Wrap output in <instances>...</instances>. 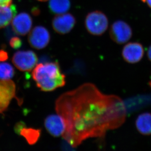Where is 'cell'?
Returning <instances> with one entry per match:
<instances>
[{
	"mask_svg": "<svg viewBox=\"0 0 151 151\" xmlns=\"http://www.w3.org/2000/svg\"><path fill=\"white\" fill-rule=\"evenodd\" d=\"M55 109L65 125L62 137L72 147L89 138L104 137L107 132L122 125L127 116L120 97L104 94L90 83L61 94Z\"/></svg>",
	"mask_w": 151,
	"mask_h": 151,
	"instance_id": "cell-1",
	"label": "cell"
},
{
	"mask_svg": "<svg viewBox=\"0 0 151 151\" xmlns=\"http://www.w3.org/2000/svg\"><path fill=\"white\" fill-rule=\"evenodd\" d=\"M32 77L41 91L50 92L65 85L66 76L59 63L51 62L36 65L32 72Z\"/></svg>",
	"mask_w": 151,
	"mask_h": 151,
	"instance_id": "cell-2",
	"label": "cell"
},
{
	"mask_svg": "<svg viewBox=\"0 0 151 151\" xmlns=\"http://www.w3.org/2000/svg\"><path fill=\"white\" fill-rule=\"evenodd\" d=\"M108 26V18L102 12H91L86 16L85 26L87 32L91 34L101 35L106 32Z\"/></svg>",
	"mask_w": 151,
	"mask_h": 151,
	"instance_id": "cell-3",
	"label": "cell"
},
{
	"mask_svg": "<svg viewBox=\"0 0 151 151\" xmlns=\"http://www.w3.org/2000/svg\"><path fill=\"white\" fill-rule=\"evenodd\" d=\"M12 61L15 67L22 71H30L36 67L38 57L32 50L18 51L13 55Z\"/></svg>",
	"mask_w": 151,
	"mask_h": 151,
	"instance_id": "cell-4",
	"label": "cell"
},
{
	"mask_svg": "<svg viewBox=\"0 0 151 151\" xmlns=\"http://www.w3.org/2000/svg\"><path fill=\"white\" fill-rule=\"evenodd\" d=\"M110 35L111 39L118 44L128 41L133 35V31L129 24L122 20L114 22L110 28Z\"/></svg>",
	"mask_w": 151,
	"mask_h": 151,
	"instance_id": "cell-5",
	"label": "cell"
},
{
	"mask_svg": "<svg viewBox=\"0 0 151 151\" xmlns=\"http://www.w3.org/2000/svg\"><path fill=\"white\" fill-rule=\"evenodd\" d=\"M51 35L48 30L43 26H36L30 32L28 41L31 47L36 50H42L50 43Z\"/></svg>",
	"mask_w": 151,
	"mask_h": 151,
	"instance_id": "cell-6",
	"label": "cell"
},
{
	"mask_svg": "<svg viewBox=\"0 0 151 151\" xmlns=\"http://www.w3.org/2000/svg\"><path fill=\"white\" fill-rule=\"evenodd\" d=\"M16 97V85L10 80H0V114L7 110L12 99Z\"/></svg>",
	"mask_w": 151,
	"mask_h": 151,
	"instance_id": "cell-7",
	"label": "cell"
},
{
	"mask_svg": "<svg viewBox=\"0 0 151 151\" xmlns=\"http://www.w3.org/2000/svg\"><path fill=\"white\" fill-rule=\"evenodd\" d=\"M76 21L74 16L70 13L57 15L52 21L54 30L60 34H66L71 31L74 27Z\"/></svg>",
	"mask_w": 151,
	"mask_h": 151,
	"instance_id": "cell-8",
	"label": "cell"
},
{
	"mask_svg": "<svg viewBox=\"0 0 151 151\" xmlns=\"http://www.w3.org/2000/svg\"><path fill=\"white\" fill-rule=\"evenodd\" d=\"M144 53L142 45L138 42H131L126 45L122 52L124 60L131 64L139 62L142 58Z\"/></svg>",
	"mask_w": 151,
	"mask_h": 151,
	"instance_id": "cell-9",
	"label": "cell"
},
{
	"mask_svg": "<svg viewBox=\"0 0 151 151\" xmlns=\"http://www.w3.org/2000/svg\"><path fill=\"white\" fill-rule=\"evenodd\" d=\"M44 126L47 132L54 137L62 136L65 130L64 120L58 114L48 116L45 119Z\"/></svg>",
	"mask_w": 151,
	"mask_h": 151,
	"instance_id": "cell-10",
	"label": "cell"
},
{
	"mask_svg": "<svg viewBox=\"0 0 151 151\" xmlns=\"http://www.w3.org/2000/svg\"><path fill=\"white\" fill-rule=\"evenodd\" d=\"M33 25L31 16L26 12L20 13L12 20V27L15 33L24 36L30 32Z\"/></svg>",
	"mask_w": 151,
	"mask_h": 151,
	"instance_id": "cell-11",
	"label": "cell"
},
{
	"mask_svg": "<svg viewBox=\"0 0 151 151\" xmlns=\"http://www.w3.org/2000/svg\"><path fill=\"white\" fill-rule=\"evenodd\" d=\"M15 5L0 6V29L8 26L17 14Z\"/></svg>",
	"mask_w": 151,
	"mask_h": 151,
	"instance_id": "cell-12",
	"label": "cell"
},
{
	"mask_svg": "<svg viewBox=\"0 0 151 151\" xmlns=\"http://www.w3.org/2000/svg\"><path fill=\"white\" fill-rule=\"evenodd\" d=\"M136 126L138 131L143 135L151 134V114L145 113L140 114L136 120Z\"/></svg>",
	"mask_w": 151,
	"mask_h": 151,
	"instance_id": "cell-13",
	"label": "cell"
},
{
	"mask_svg": "<svg viewBox=\"0 0 151 151\" xmlns=\"http://www.w3.org/2000/svg\"><path fill=\"white\" fill-rule=\"evenodd\" d=\"M71 7L70 0H50L49 8L52 13L61 14L67 12Z\"/></svg>",
	"mask_w": 151,
	"mask_h": 151,
	"instance_id": "cell-14",
	"label": "cell"
},
{
	"mask_svg": "<svg viewBox=\"0 0 151 151\" xmlns=\"http://www.w3.org/2000/svg\"><path fill=\"white\" fill-rule=\"evenodd\" d=\"M19 135L24 137L30 145H33L40 138L41 130L33 128H27L25 126L20 131Z\"/></svg>",
	"mask_w": 151,
	"mask_h": 151,
	"instance_id": "cell-15",
	"label": "cell"
},
{
	"mask_svg": "<svg viewBox=\"0 0 151 151\" xmlns=\"http://www.w3.org/2000/svg\"><path fill=\"white\" fill-rule=\"evenodd\" d=\"M15 74V69L10 64L0 63V80H10Z\"/></svg>",
	"mask_w": 151,
	"mask_h": 151,
	"instance_id": "cell-16",
	"label": "cell"
},
{
	"mask_svg": "<svg viewBox=\"0 0 151 151\" xmlns=\"http://www.w3.org/2000/svg\"><path fill=\"white\" fill-rule=\"evenodd\" d=\"M23 42L21 39L18 37L13 36L10 39L9 41V45L12 49L18 50L21 47Z\"/></svg>",
	"mask_w": 151,
	"mask_h": 151,
	"instance_id": "cell-17",
	"label": "cell"
},
{
	"mask_svg": "<svg viewBox=\"0 0 151 151\" xmlns=\"http://www.w3.org/2000/svg\"><path fill=\"white\" fill-rule=\"evenodd\" d=\"M25 126H26L25 123L22 122V121H20V122L17 123L15 125V128H14L15 132L17 134H19L20 131H21L22 129L23 128V127H25Z\"/></svg>",
	"mask_w": 151,
	"mask_h": 151,
	"instance_id": "cell-18",
	"label": "cell"
},
{
	"mask_svg": "<svg viewBox=\"0 0 151 151\" xmlns=\"http://www.w3.org/2000/svg\"><path fill=\"white\" fill-rule=\"evenodd\" d=\"M9 58V55L7 51L3 50H0V62L5 61Z\"/></svg>",
	"mask_w": 151,
	"mask_h": 151,
	"instance_id": "cell-19",
	"label": "cell"
},
{
	"mask_svg": "<svg viewBox=\"0 0 151 151\" xmlns=\"http://www.w3.org/2000/svg\"><path fill=\"white\" fill-rule=\"evenodd\" d=\"M12 1V0H0V6H9Z\"/></svg>",
	"mask_w": 151,
	"mask_h": 151,
	"instance_id": "cell-20",
	"label": "cell"
},
{
	"mask_svg": "<svg viewBox=\"0 0 151 151\" xmlns=\"http://www.w3.org/2000/svg\"><path fill=\"white\" fill-rule=\"evenodd\" d=\"M32 14H33L34 16H38L39 15L40 13V9H38L37 7H34L32 9V11H31Z\"/></svg>",
	"mask_w": 151,
	"mask_h": 151,
	"instance_id": "cell-21",
	"label": "cell"
},
{
	"mask_svg": "<svg viewBox=\"0 0 151 151\" xmlns=\"http://www.w3.org/2000/svg\"><path fill=\"white\" fill-rule=\"evenodd\" d=\"M147 56L148 57L149 59L151 61V45L149 47L148 51H147Z\"/></svg>",
	"mask_w": 151,
	"mask_h": 151,
	"instance_id": "cell-22",
	"label": "cell"
},
{
	"mask_svg": "<svg viewBox=\"0 0 151 151\" xmlns=\"http://www.w3.org/2000/svg\"><path fill=\"white\" fill-rule=\"evenodd\" d=\"M146 1L147 3L151 9V0H146Z\"/></svg>",
	"mask_w": 151,
	"mask_h": 151,
	"instance_id": "cell-23",
	"label": "cell"
},
{
	"mask_svg": "<svg viewBox=\"0 0 151 151\" xmlns=\"http://www.w3.org/2000/svg\"><path fill=\"white\" fill-rule=\"evenodd\" d=\"M37 1H48V0H37Z\"/></svg>",
	"mask_w": 151,
	"mask_h": 151,
	"instance_id": "cell-24",
	"label": "cell"
},
{
	"mask_svg": "<svg viewBox=\"0 0 151 151\" xmlns=\"http://www.w3.org/2000/svg\"><path fill=\"white\" fill-rule=\"evenodd\" d=\"M141 1H142V2H143V3H145L146 2V0H141Z\"/></svg>",
	"mask_w": 151,
	"mask_h": 151,
	"instance_id": "cell-25",
	"label": "cell"
},
{
	"mask_svg": "<svg viewBox=\"0 0 151 151\" xmlns=\"http://www.w3.org/2000/svg\"><path fill=\"white\" fill-rule=\"evenodd\" d=\"M149 84H150V87H151V80L150 81V83H149Z\"/></svg>",
	"mask_w": 151,
	"mask_h": 151,
	"instance_id": "cell-26",
	"label": "cell"
}]
</instances>
